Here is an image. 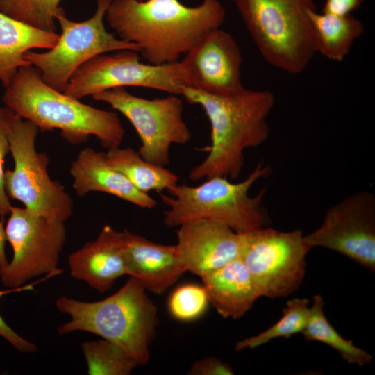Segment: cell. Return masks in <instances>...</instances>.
Wrapping results in <instances>:
<instances>
[{
  "mask_svg": "<svg viewBox=\"0 0 375 375\" xmlns=\"http://www.w3.org/2000/svg\"><path fill=\"white\" fill-rule=\"evenodd\" d=\"M226 10L219 0L187 6L179 0H112L105 19L118 38L134 43L149 63L178 61L206 35L219 28Z\"/></svg>",
  "mask_w": 375,
  "mask_h": 375,
  "instance_id": "cell-1",
  "label": "cell"
},
{
  "mask_svg": "<svg viewBox=\"0 0 375 375\" xmlns=\"http://www.w3.org/2000/svg\"><path fill=\"white\" fill-rule=\"evenodd\" d=\"M190 103L199 105L210 124L209 153L189 172L191 181L214 176L237 179L244 163V151L262 144L270 133L268 117L275 98L269 90L246 89L233 96H217L184 86Z\"/></svg>",
  "mask_w": 375,
  "mask_h": 375,
  "instance_id": "cell-2",
  "label": "cell"
},
{
  "mask_svg": "<svg viewBox=\"0 0 375 375\" xmlns=\"http://www.w3.org/2000/svg\"><path fill=\"white\" fill-rule=\"evenodd\" d=\"M2 101L42 131L58 129L71 144L94 136L108 150L120 147L125 131L117 112L92 107L47 85L33 65L21 67L5 87Z\"/></svg>",
  "mask_w": 375,
  "mask_h": 375,
  "instance_id": "cell-3",
  "label": "cell"
},
{
  "mask_svg": "<svg viewBox=\"0 0 375 375\" xmlns=\"http://www.w3.org/2000/svg\"><path fill=\"white\" fill-rule=\"evenodd\" d=\"M57 310L71 319L60 325L59 335L74 331L95 334L122 347L140 364L150 358L149 347L158 324V310L135 277L112 295L93 302L62 295L55 301Z\"/></svg>",
  "mask_w": 375,
  "mask_h": 375,
  "instance_id": "cell-4",
  "label": "cell"
},
{
  "mask_svg": "<svg viewBox=\"0 0 375 375\" xmlns=\"http://www.w3.org/2000/svg\"><path fill=\"white\" fill-rule=\"evenodd\" d=\"M272 173L269 165L258 163L242 181L234 183L224 176H214L197 186L175 185L160 194L163 222L169 228L196 219L220 222L237 233L269 225L270 218L264 206L265 188L250 197L249 191L260 178Z\"/></svg>",
  "mask_w": 375,
  "mask_h": 375,
  "instance_id": "cell-5",
  "label": "cell"
},
{
  "mask_svg": "<svg viewBox=\"0 0 375 375\" xmlns=\"http://www.w3.org/2000/svg\"><path fill=\"white\" fill-rule=\"evenodd\" d=\"M263 59L291 74L304 72L316 54L309 10L314 0H234Z\"/></svg>",
  "mask_w": 375,
  "mask_h": 375,
  "instance_id": "cell-6",
  "label": "cell"
},
{
  "mask_svg": "<svg viewBox=\"0 0 375 375\" xmlns=\"http://www.w3.org/2000/svg\"><path fill=\"white\" fill-rule=\"evenodd\" d=\"M38 129L14 115L8 131L14 167L5 172L6 191L30 212L65 222L72 216L74 203L64 186L49 175L48 155L35 148Z\"/></svg>",
  "mask_w": 375,
  "mask_h": 375,
  "instance_id": "cell-7",
  "label": "cell"
},
{
  "mask_svg": "<svg viewBox=\"0 0 375 375\" xmlns=\"http://www.w3.org/2000/svg\"><path fill=\"white\" fill-rule=\"evenodd\" d=\"M238 235L239 257L260 297H284L300 287L310 249L301 230L283 232L265 226Z\"/></svg>",
  "mask_w": 375,
  "mask_h": 375,
  "instance_id": "cell-8",
  "label": "cell"
},
{
  "mask_svg": "<svg viewBox=\"0 0 375 375\" xmlns=\"http://www.w3.org/2000/svg\"><path fill=\"white\" fill-rule=\"evenodd\" d=\"M112 0H96L94 15L83 22L69 19L65 12L58 15L61 33L53 47L46 52L28 51L24 58L40 72L44 81L63 92L70 78L84 63L94 57L119 50L140 48L109 33L103 23L107 8Z\"/></svg>",
  "mask_w": 375,
  "mask_h": 375,
  "instance_id": "cell-9",
  "label": "cell"
},
{
  "mask_svg": "<svg viewBox=\"0 0 375 375\" xmlns=\"http://www.w3.org/2000/svg\"><path fill=\"white\" fill-rule=\"evenodd\" d=\"M12 258L0 267V281L8 289H16L40 275L57 276L66 240L65 222L35 215L26 208L12 206L5 226Z\"/></svg>",
  "mask_w": 375,
  "mask_h": 375,
  "instance_id": "cell-10",
  "label": "cell"
},
{
  "mask_svg": "<svg viewBox=\"0 0 375 375\" xmlns=\"http://www.w3.org/2000/svg\"><path fill=\"white\" fill-rule=\"evenodd\" d=\"M92 97L128 119L141 140L138 153L153 164L167 166L170 162V147L185 144L191 139V131L183 117V100L176 94L149 99L118 87Z\"/></svg>",
  "mask_w": 375,
  "mask_h": 375,
  "instance_id": "cell-11",
  "label": "cell"
},
{
  "mask_svg": "<svg viewBox=\"0 0 375 375\" xmlns=\"http://www.w3.org/2000/svg\"><path fill=\"white\" fill-rule=\"evenodd\" d=\"M147 88L180 95L187 86L180 61L163 65L140 62L138 51L119 50L94 57L72 76L63 90L76 99L118 87Z\"/></svg>",
  "mask_w": 375,
  "mask_h": 375,
  "instance_id": "cell-12",
  "label": "cell"
},
{
  "mask_svg": "<svg viewBox=\"0 0 375 375\" xmlns=\"http://www.w3.org/2000/svg\"><path fill=\"white\" fill-rule=\"evenodd\" d=\"M310 248L337 251L372 272L375 271V196L356 192L326 211L322 224L303 235Z\"/></svg>",
  "mask_w": 375,
  "mask_h": 375,
  "instance_id": "cell-13",
  "label": "cell"
},
{
  "mask_svg": "<svg viewBox=\"0 0 375 375\" xmlns=\"http://www.w3.org/2000/svg\"><path fill=\"white\" fill-rule=\"evenodd\" d=\"M180 62L188 87L217 96H233L245 90L240 47L220 28L206 35Z\"/></svg>",
  "mask_w": 375,
  "mask_h": 375,
  "instance_id": "cell-14",
  "label": "cell"
},
{
  "mask_svg": "<svg viewBox=\"0 0 375 375\" xmlns=\"http://www.w3.org/2000/svg\"><path fill=\"white\" fill-rule=\"evenodd\" d=\"M178 227L176 246L187 272L201 277L239 257L238 235L224 224L200 219Z\"/></svg>",
  "mask_w": 375,
  "mask_h": 375,
  "instance_id": "cell-15",
  "label": "cell"
},
{
  "mask_svg": "<svg viewBox=\"0 0 375 375\" xmlns=\"http://www.w3.org/2000/svg\"><path fill=\"white\" fill-rule=\"evenodd\" d=\"M122 249L127 275L157 295L164 293L187 272L176 244L156 243L124 229Z\"/></svg>",
  "mask_w": 375,
  "mask_h": 375,
  "instance_id": "cell-16",
  "label": "cell"
},
{
  "mask_svg": "<svg viewBox=\"0 0 375 375\" xmlns=\"http://www.w3.org/2000/svg\"><path fill=\"white\" fill-rule=\"evenodd\" d=\"M68 265L74 279L86 282L101 293L110 290L117 278L127 274L122 231L104 226L94 240L69 256Z\"/></svg>",
  "mask_w": 375,
  "mask_h": 375,
  "instance_id": "cell-17",
  "label": "cell"
},
{
  "mask_svg": "<svg viewBox=\"0 0 375 375\" xmlns=\"http://www.w3.org/2000/svg\"><path fill=\"white\" fill-rule=\"evenodd\" d=\"M72 188L78 197L90 192L112 194L142 208L153 209L157 202L137 189L122 173L109 165L106 152L90 147L80 151L69 168Z\"/></svg>",
  "mask_w": 375,
  "mask_h": 375,
  "instance_id": "cell-18",
  "label": "cell"
},
{
  "mask_svg": "<svg viewBox=\"0 0 375 375\" xmlns=\"http://www.w3.org/2000/svg\"><path fill=\"white\" fill-rule=\"evenodd\" d=\"M201 278L209 302L224 318L242 317L260 297L240 257Z\"/></svg>",
  "mask_w": 375,
  "mask_h": 375,
  "instance_id": "cell-19",
  "label": "cell"
},
{
  "mask_svg": "<svg viewBox=\"0 0 375 375\" xmlns=\"http://www.w3.org/2000/svg\"><path fill=\"white\" fill-rule=\"evenodd\" d=\"M60 34L30 26L0 12V81L7 86L21 67L31 65L25 54L35 49H51Z\"/></svg>",
  "mask_w": 375,
  "mask_h": 375,
  "instance_id": "cell-20",
  "label": "cell"
},
{
  "mask_svg": "<svg viewBox=\"0 0 375 375\" xmlns=\"http://www.w3.org/2000/svg\"><path fill=\"white\" fill-rule=\"evenodd\" d=\"M316 53L326 58L341 62L364 32V25L351 14L336 15L309 10Z\"/></svg>",
  "mask_w": 375,
  "mask_h": 375,
  "instance_id": "cell-21",
  "label": "cell"
},
{
  "mask_svg": "<svg viewBox=\"0 0 375 375\" xmlns=\"http://www.w3.org/2000/svg\"><path fill=\"white\" fill-rule=\"evenodd\" d=\"M106 157L110 165L142 192L167 190L178 184V176L174 172L147 161L131 147L109 149Z\"/></svg>",
  "mask_w": 375,
  "mask_h": 375,
  "instance_id": "cell-22",
  "label": "cell"
},
{
  "mask_svg": "<svg viewBox=\"0 0 375 375\" xmlns=\"http://www.w3.org/2000/svg\"><path fill=\"white\" fill-rule=\"evenodd\" d=\"M301 333L306 340L320 342L332 347L348 363L364 366L372 360L370 354L342 337L330 324L324 315V300L319 294L312 298L308 322Z\"/></svg>",
  "mask_w": 375,
  "mask_h": 375,
  "instance_id": "cell-23",
  "label": "cell"
},
{
  "mask_svg": "<svg viewBox=\"0 0 375 375\" xmlns=\"http://www.w3.org/2000/svg\"><path fill=\"white\" fill-rule=\"evenodd\" d=\"M81 349L89 375H128L140 365L122 347L105 339L84 342Z\"/></svg>",
  "mask_w": 375,
  "mask_h": 375,
  "instance_id": "cell-24",
  "label": "cell"
},
{
  "mask_svg": "<svg viewBox=\"0 0 375 375\" xmlns=\"http://www.w3.org/2000/svg\"><path fill=\"white\" fill-rule=\"evenodd\" d=\"M309 301L294 298L288 301L283 310L282 317L271 327L259 334L239 341L235 347L238 351L246 348L255 349L277 338H288L302 333L309 319Z\"/></svg>",
  "mask_w": 375,
  "mask_h": 375,
  "instance_id": "cell-25",
  "label": "cell"
},
{
  "mask_svg": "<svg viewBox=\"0 0 375 375\" xmlns=\"http://www.w3.org/2000/svg\"><path fill=\"white\" fill-rule=\"evenodd\" d=\"M61 0H0V12L33 27L55 31V21L65 12Z\"/></svg>",
  "mask_w": 375,
  "mask_h": 375,
  "instance_id": "cell-26",
  "label": "cell"
},
{
  "mask_svg": "<svg viewBox=\"0 0 375 375\" xmlns=\"http://www.w3.org/2000/svg\"><path fill=\"white\" fill-rule=\"evenodd\" d=\"M208 302L203 286L185 284L174 291L169 299L168 307L174 318L189 322L199 317L206 310Z\"/></svg>",
  "mask_w": 375,
  "mask_h": 375,
  "instance_id": "cell-27",
  "label": "cell"
},
{
  "mask_svg": "<svg viewBox=\"0 0 375 375\" xmlns=\"http://www.w3.org/2000/svg\"><path fill=\"white\" fill-rule=\"evenodd\" d=\"M14 115L9 108L0 107V217L2 219L9 215L12 206L5 188L3 165L6 156L10 153L8 131Z\"/></svg>",
  "mask_w": 375,
  "mask_h": 375,
  "instance_id": "cell-28",
  "label": "cell"
},
{
  "mask_svg": "<svg viewBox=\"0 0 375 375\" xmlns=\"http://www.w3.org/2000/svg\"><path fill=\"white\" fill-rule=\"evenodd\" d=\"M35 283L23 285L16 289L0 290V298L12 292L32 290ZM0 336L7 340L17 351L24 353H33L37 351V346L17 334L3 320L0 315Z\"/></svg>",
  "mask_w": 375,
  "mask_h": 375,
  "instance_id": "cell-29",
  "label": "cell"
},
{
  "mask_svg": "<svg viewBox=\"0 0 375 375\" xmlns=\"http://www.w3.org/2000/svg\"><path fill=\"white\" fill-rule=\"evenodd\" d=\"M188 374L190 375H233L232 367L215 357H207L196 361Z\"/></svg>",
  "mask_w": 375,
  "mask_h": 375,
  "instance_id": "cell-30",
  "label": "cell"
},
{
  "mask_svg": "<svg viewBox=\"0 0 375 375\" xmlns=\"http://www.w3.org/2000/svg\"><path fill=\"white\" fill-rule=\"evenodd\" d=\"M364 0H325L322 12L336 15L351 14L358 9Z\"/></svg>",
  "mask_w": 375,
  "mask_h": 375,
  "instance_id": "cell-31",
  "label": "cell"
},
{
  "mask_svg": "<svg viewBox=\"0 0 375 375\" xmlns=\"http://www.w3.org/2000/svg\"><path fill=\"white\" fill-rule=\"evenodd\" d=\"M6 241L5 227L2 222L0 221V267L5 266L8 262L6 253Z\"/></svg>",
  "mask_w": 375,
  "mask_h": 375,
  "instance_id": "cell-32",
  "label": "cell"
}]
</instances>
